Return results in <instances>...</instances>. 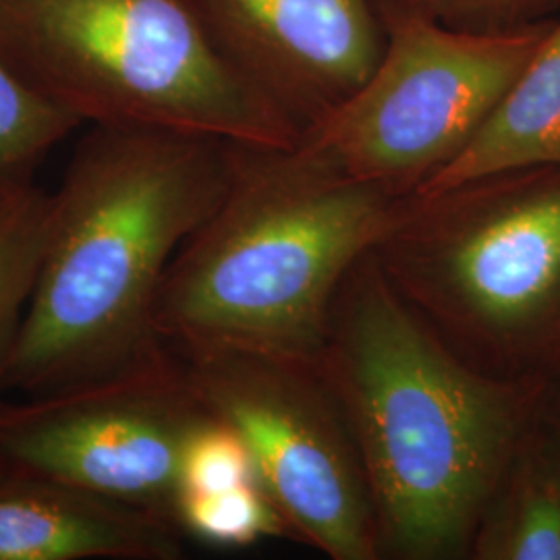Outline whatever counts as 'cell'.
<instances>
[{
  "mask_svg": "<svg viewBox=\"0 0 560 560\" xmlns=\"http://www.w3.org/2000/svg\"><path fill=\"white\" fill-rule=\"evenodd\" d=\"M316 372L358 446L381 559H469L550 382L501 378L460 360L372 252L340 284Z\"/></svg>",
  "mask_w": 560,
  "mask_h": 560,
  "instance_id": "1",
  "label": "cell"
},
{
  "mask_svg": "<svg viewBox=\"0 0 560 560\" xmlns=\"http://www.w3.org/2000/svg\"><path fill=\"white\" fill-rule=\"evenodd\" d=\"M226 141L92 127L59 189L2 393L46 395L166 360L162 280L229 187Z\"/></svg>",
  "mask_w": 560,
  "mask_h": 560,
  "instance_id": "2",
  "label": "cell"
},
{
  "mask_svg": "<svg viewBox=\"0 0 560 560\" xmlns=\"http://www.w3.org/2000/svg\"><path fill=\"white\" fill-rule=\"evenodd\" d=\"M409 196L345 177L300 143H233L221 203L162 280L159 337L177 355L235 351L316 372L342 280Z\"/></svg>",
  "mask_w": 560,
  "mask_h": 560,
  "instance_id": "3",
  "label": "cell"
},
{
  "mask_svg": "<svg viewBox=\"0 0 560 560\" xmlns=\"http://www.w3.org/2000/svg\"><path fill=\"white\" fill-rule=\"evenodd\" d=\"M405 303L486 374L560 372V166L409 196L372 249Z\"/></svg>",
  "mask_w": 560,
  "mask_h": 560,
  "instance_id": "4",
  "label": "cell"
},
{
  "mask_svg": "<svg viewBox=\"0 0 560 560\" xmlns=\"http://www.w3.org/2000/svg\"><path fill=\"white\" fill-rule=\"evenodd\" d=\"M0 52L92 127L300 143V127L224 55L191 0H0Z\"/></svg>",
  "mask_w": 560,
  "mask_h": 560,
  "instance_id": "5",
  "label": "cell"
},
{
  "mask_svg": "<svg viewBox=\"0 0 560 560\" xmlns=\"http://www.w3.org/2000/svg\"><path fill=\"white\" fill-rule=\"evenodd\" d=\"M381 59L360 88L301 131L345 177L416 194L459 156L532 59L550 21L467 32L376 0Z\"/></svg>",
  "mask_w": 560,
  "mask_h": 560,
  "instance_id": "6",
  "label": "cell"
},
{
  "mask_svg": "<svg viewBox=\"0 0 560 560\" xmlns=\"http://www.w3.org/2000/svg\"><path fill=\"white\" fill-rule=\"evenodd\" d=\"M177 358L212 418L247 444L289 536L330 560H381L360 453L318 372L235 351Z\"/></svg>",
  "mask_w": 560,
  "mask_h": 560,
  "instance_id": "7",
  "label": "cell"
},
{
  "mask_svg": "<svg viewBox=\"0 0 560 560\" xmlns=\"http://www.w3.org/2000/svg\"><path fill=\"white\" fill-rule=\"evenodd\" d=\"M210 418L175 353L104 381L0 399V476L62 481L175 523L180 455Z\"/></svg>",
  "mask_w": 560,
  "mask_h": 560,
  "instance_id": "8",
  "label": "cell"
},
{
  "mask_svg": "<svg viewBox=\"0 0 560 560\" xmlns=\"http://www.w3.org/2000/svg\"><path fill=\"white\" fill-rule=\"evenodd\" d=\"M224 55L301 131L381 59L376 0H191Z\"/></svg>",
  "mask_w": 560,
  "mask_h": 560,
  "instance_id": "9",
  "label": "cell"
},
{
  "mask_svg": "<svg viewBox=\"0 0 560 560\" xmlns=\"http://www.w3.org/2000/svg\"><path fill=\"white\" fill-rule=\"evenodd\" d=\"M159 515L36 476H0V560H179Z\"/></svg>",
  "mask_w": 560,
  "mask_h": 560,
  "instance_id": "10",
  "label": "cell"
},
{
  "mask_svg": "<svg viewBox=\"0 0 560 560\" xmlns=\"http://www.w3.org/2000/svg\"><path fill=\"white\" fill-rule=\"evenodd\" d=\"M534 166H560V13L474 140L416 196Z\"/></svg>",
  "mask_w": 560,
  "mask_h": 560,
  "instance_id": "11",
  "label": "cell"
},
{
  "mask_svg": "<svg viewBox=\"0 0 560 560\" xmlns=\"http://www.w3.org/2000/svg\"><path fill=\"white\" fill-rule=\"evenodd\" d=\"M469 560H560V474L538 423L486 504Z\"/></svg>",
  "mask_w": 560,
  "mask_h": 560,
  "instance_id": "12",
  "label": "cell"
},
{
  "mask_svg": "<svg viewBox=\"0 0 560 560\" xmlns=\"http://www.w3.org/2000/svg\"><path fill=\"white\" fill-rule=\"evenodd\" d=\"M50 191L32 175L0 179V399L50 229Z\"/></svg>",
  "mask_w": 560,
  "mask_h": 560,
  "instance_id": "13",
  "label": "cell"
},
{
  "mask_svg": "<svg viewBox=\"0 0 560 560\" xmlns=\"http://www.w3.org/2000/svg\"><path fill=\"white\" fill-rule=\"evenodd\" d=\"M81 125L23 80L0 52V179L32 175L34 166Z\"/></svg>",
  "mask_w": 560,
  "mask_h": 560,
  "instance_id": "14",
  "label": "cell"
},
{
  "mask_svg": "<svg viewBox=\"0 0 560 560\" xmlns=\"http://www.w3.org/2000/svg\"><path fill=\"white\" fill-rule=\"evenodd\" d=\"M175 523L183 534L221 548L289 536L287 523L256 481L212 494H179Z\"/></svg>",
  "mask_w": 560,
  "mask_h": 560,
  "instance_id": "15",
  "label": "cell"
},
{
  "mask_svg": "<svg viewBox=\"0 0 560 560\" xmlns=\"http://www.w3.org/2000/svg\"><path fill=\"white\" fill-rule=\"evenodd\" d=\"M260 483L254 457L240 434L210 418L189 436L179 465V494H212L243 483Z\"/></svg>",
  "mask_w": 560,
  "mask_h": 560,
  "instance_id": "16",
  "label": "cell"
},
{
  "mask_svg": "<svg viewBox=\"0 0 560 560\" xmlns=\"http://www.w3.org/2000/svg\"><path fill=\"white\" fill-rule=\"evenodd\" d=\"M467 32H506L555 20L560 0H393Z\"/></svg>",
  "mask_w": 560,
  "mask_h": 560,
  "instance_id": "17",
  "label": "cell"
},
{
  "mask_svg": "<svg viewBox=\"0 0 560 560\" xmlns=\"http://www.w3.org/2000/svg\"><path fill=\"white\" fill-rule=\"evenodd\" d=\"M538 432H540L541 442L546 446V453L550 455V459L560 474V372L548 386L546 399L541 405Z\"/></svg>",
  "mask_w": 560,
  "mask_h": 560,
  "instance_id": "18",
  "label": "cell"
}]
</instances>
